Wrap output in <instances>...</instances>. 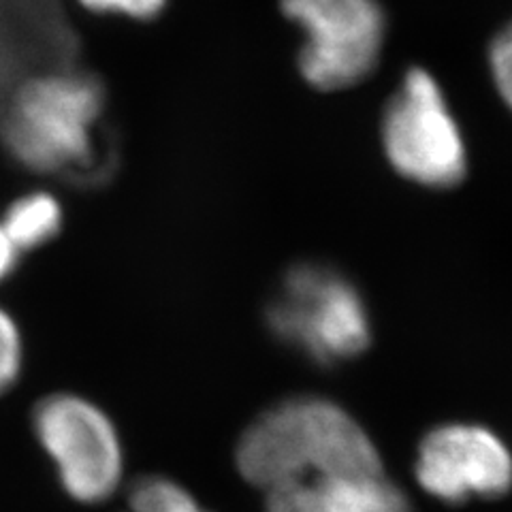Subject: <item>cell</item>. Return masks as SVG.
I'll return each instance as SVG.
<instances>
[{
  "mask_svg": "<svg viewBox=\"0 0 512 512\" xmlns=\"http://www.w3.org/2000/svg\"><path fill=\"white\" fill-rule=\"evenodd\" d=\"M237 470L263 491L312 478L382 474L374 442L352 416L318 397L276 404L237 442Z\"/></svg>",
  "mask_w": 512,
  "mask_h": 512,
  "instance_id": "1",
  "label": "cell"
},
{
  "mask_svg": "<svg viewBox=\"0 0 512 512\" xmlns=\"http://www.w3.org/2000/svg\"><path fill=\"white\" fill-rule=\"evenodd\" d=\"M103 88L86 73L56 71L28 79L9 101L0 135L30 171L94 180L103 175L99 124Z\"/></svg>",
  "mask_w": 512,
  "mask_h": 512,
  "instance_id": "2",
  "label": "cell"
},
{
  "mask_svg": "<svg viewBox=\"0 0 512 512\" xmlns=\"http://www.w3.org/2000/svg\"><path fill=\"white\" fill-rule=\"evenodd\" d=\"M391 167L427 188H453L468 171L461 128L434 73L410 67L382 114Z\"/></svg>",
  "mask_w": 512,
  "mask_h": 512,
  "instance_id": "3",
  "label": "cell"
},
{
  "mask_svg": "<svg viewBox=\"0 0 512 512\" xmlns=\"http://www.w3.org/2000/svg\"><path fill=\"white\" fill-rule=\"evenodd\" d=\"M280 9L303 35L297 67L308 86L338 92L376 71L387 39L380 0H280Z\"/></svg>",
  "mask_w": 512,
  "mask_h": 512,
  "instance_id": "4",
  "label": "cell"
},
{
  "mask_svg": "<svg viewBox=\"0 0 512 512\" xmlns=\"http://www.w3.org/2000/svg\"><path fill=\"white\" fill-rule=\"evenodd\" d=\"M32 429L69 498L101 504L118 491L124 446L116 423L101 406L77 393L45 395L32 410Z\"/></svg>",
  "mask_w": 512,
  "mask_h": 512,
  "instance_id": "5",
  "label": "cell"
},
{
  "mask_svg": "<svg viewBox=\"0 0 512 512\" xmlns=\"http://www.w3.org/2000/svg\"><path fill=\"white\" fill-rule=\"evenodd\" d=\"M267 323L282 342L320 363L352 359L370 344V318L359 291L318 265L288 271L267 310Z\"/></svg>",
  "mask_w": 512,
  "mask_h": 512,
  "instance_id": "6",
  "label": "cell"
},
{
  "mask_svg": "<svg viewBox=\"0 0 512 512\" xmlns=\"http://www.w3.org/2000/svg\"><path fill=\"white\" fill-rule=\"evenodd\" d=\"M416 480L434 498L451 504L500 498L512 487V455L485 427L444 425L421 442Z\"/></svg>",
  "mask_w": 512,
  "mask_h": 512,
  "instance_id": "7",
  "label": "cell"
},
{
  "mask_svg": "<svg viewBox=\"0 0 512 512\" xmlns=\"http://www.w3.org/2000/svg\"><path fill=\"white\" fill-rule=\"evenodd\" d=\"M303 483L308 512H412L404 491L382 474L312 478Z\"/></svg>",
  "mask_w": 512,
  "mask_h": 512,
  "instance_id": "8",
  "label": "cell"
},
{
  "mask_svg": "<svg viewBox=\"0 0 512 512\" xmlns=\"http://www.w3.org/2000/svg\"><path fill=\"white\" fill-rule=\"evenodd\" d=\"M62 205L60 201L45 190L28 192V195L15 199L5 216L0 218L3 227L20 250V254L43 248L58 237L62 229Z\"/></svg>",
  "mask_w": 512,
  "mask_h": 512,
  "instance_id": "9",
  "label": "cell"
},
{
  "mask_svg": "<svg viewBox=\"0 0 512 512\" xmlns=\"http://www.w3.org/2000/svg\"><path fill=\"white\" fill-rule=\"evenodd\" d=\"M124 512H207L195 495L169 476H141L128 489Z\"/></svg>",
  "mask_w": 512,
  "mask_h": 512,
  "instance_id": "10",
  "label": "cell"
},
{
  "mask_svg": "<svg viewBox=\"0 0 512 512\" xmlns=\"http://www.w3.org/2000/svg\"><path fill=\"white\" fill-rule=\"evenodd\" d=\"M24 342L15 318L0 306V395H5L22 374Z\"/></svg>",
  "mask_w": 512,
  "mask_h": 512,
  "instance_id": "11",
  "label": "cell"
},
{
  "mask_svg": "<svg viewBox=\"0 0 512 512\" xmlns=\"http://www.w3.org/2000/svg\"><path fill=\"white\" fill-rule=\"evenodd\" d=\"M487 58L493 86L512 111V20L491 39Z\"/></svg>",
  "mask_w": 512,
  "mask_h": 512,
  "instance_id": "12",
  "label": "cell"
},
{
  "mask_svg": "<svg viewBox=\"0 0 512 512\" xmlns=\"http://www.w3.org/2000/svg\"><path fill=\"white\" fill-rule=\"evenodd\" d=\"M79 7L90 13L122 15L131 20H154L165 11L169 0H77Z\"/></svg>",
  "mask_w": 512,
  "mask_h": 512,
  "instance_id": "13",
  "label": "cell"
},
{
  "mask_svg": "<svg viewBox=\"0 0 512 512\" xmlns=\"http://www.w3.org/2000/svg\"><path fill=\"white\" fill-rule=\"evenodd\" d=\"M20 250L13 246L3 222H0V282L7 280L20 265Z\"/></svg>",
  "mask_w": 512,
  "mask_h": 512,
  "instance_id": "14",
  "label": "cell"
}]
</instances>
